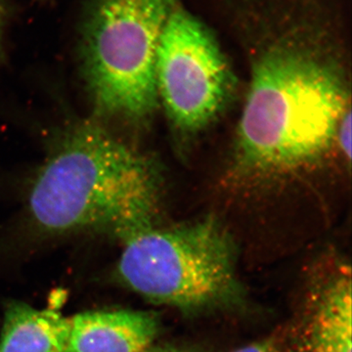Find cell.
Segmentation results:
<instances>
[{
  "label": "cell",
  "instance_id": "obj_1",
  "mask_svg": "<svg viewBox=\"0 0 352 352\" xmlns=\"http://www.w3.org/2000/svg\"><path fill=\"white\" fill-rule=\"evenodd\" d=\"M349 107L344 73L331 58L300 44L271 46L252 69L232 175L273 182L312 170L336 149Z\"/></svg>",
  "mask_w": 352,
  "mask_h": 352
},
{
  "label": "cell",
  "instance_id": "obj_2",
  "mask_svg": "<svg viewBox=\"0 0 352 352\" xmlns=\"http://www.w3.org/2000/svg\"><path fill=\"white\" fill-rule=\"evenodd\" d=\"M159 198L151 161L87 124L69 134L41 168L29 208L46 232L100 230L124 240L154 226Z\"/></svg>",
  "mask_w": 352,
  "mask_h": 352
},
{
  "label": "cell",
  "instance_id": "obj_3",
  "mask_svg": "<svg viewBox=\"0 0 352 352\" xmlns=\"http://www.w3.org/2000/svg\"><path fill=\"white\" fill-rule=\"evenodd\" d=\"M118 278L148 302L182 314H208L242 305L235 243L226 227L208 217L129 235Z\"/></svg>",
  "mask_w": 352,
  "mask_h": 352
},
{
  "label": "cell",
  "instance_id": "obj_4",
  "mask_svg": "<svg viewBox=\"0 0 352 352\" xmlns=\"http://www.w3.org/2000/svg\"><path fill=\"white\" fill-rule=\"evenodd\" d=\"M175 0H94L82 38L88 94L99 113L129 120L159 104L156 57Z\"/></svg>",
  "mask_w": 352,
  "mask_h": 352
},
{
  "label": "cell",
  "instance_id": "obj_5",
  "mask_svg": "<svg viewBox=\"0 0 352 352\" xmlns=\"http://www.w3.org/2000/svg\"><path fill=\"white\" fill-rule=\"evenodd\" d=\"M157 98L173 126L192 133L226 107L234 76L219 44L200 21L176 6L156 57Z\"/></svg>",
  "mask_w": 352,
  "mask_h": 352
},
{
  "label": "cell",
  "instance_id": "obj_6",
  "mask_svg": "<svg viewBox=\"0 0 352 352\" xmlns=\"http://www.w3.org/2000/svg\"><path fill=\"white\" fill-rule=\"evenodd\" d=\"M308 291L294 352H351V270L335 261Z\"/></svg>",
  "mask_w": 352,
  "mask_h": 352
},
{
  "label": "cell",
  "instance_id": "obj_7",
  "mask_svg": "<svg viewBox=\"0 0 352 352\" xmlns=\"http://www.w3.org/2000/svg\"><path fill=\"white\" fill-rule=\"evenodd\" d=\"M69 320L64 352H143L160 331L157 315L140 310L85 312Z\"/></svg>",
  "mask_w": 352,
  "mask_h": 352
},
{
  "label": "cell",
  "instance_id": "obj_8",
  "mask_svg": "<svg viewBox=\"0 0 352 352\" xmlns=\"http://www.w3.org/2000/svg\"><path fill=\"white\" fill-rule=\"evenodd\" d=\"M69 331L71 320L59 312L12 302L4 312L0 352H64Z\"/></svg>",
  "mask_w": 352,
  "mask_h": 352
},
{
  "label": "cell",
  "instance_id": "obj_9",
  "mask_svg": "<svg viewBox=\"0 0 352 352\" xmlns=\"http://www.w3.org/2000/svg\"><path fill=\"white\" fill-rule=\"evenodd\" d=\"M336 149L344 157V163L351 161V107L347 109L339 122L336 134Z\"/></svg>",
  "mask_w": 352,
  "mask_h": 352
},
{
  "label": "cell",
  "instance_id": "obj_10",
  "mask_svg": "<svg viewBox=\"0 0 352 352\" xmlns=\"http://www.w3.org/2000/svg\"><path fill=\"white\" fill-rule=\"evenodd\" d=\"M231 352H284L281 344L274 338H268L252 342L247 346H241L239 349Z\"/></svg>",
  "mask_w": 352,
  "mask_h": 352
},
{
  "label": "cell",
  "instance_id": "obj_11",
  "mask_svg": "<svg viewBox=\"0 0 352 352\" xmlns=\"http://www.w3.org/2000/svg\"><path fill=\"white\" fill-rule=\"evenodd\" d=\"M143 352H196L193 349H189L187 346H178V344H162L155 346L152 344L151 346L148 347L145 351Z\"/></svg>",
  "mask_w": 352,
  "mask_h": 352
},
{
  "label": "cell",
  "instance_id": "obj_12",
  "mask_svg": "<svg viewBox=\"0 0 352 352\" xmlns=\"http://www.w3.org/2000/svg\"><path fill=\"white\" fill-rule=\"evenodd\" d=\"M4 20H6V1L0 0V50L2 47V34H3Z\"/></svg>",
  "mask_w": 352,
  "mask_h": 352
}]
</instances>
